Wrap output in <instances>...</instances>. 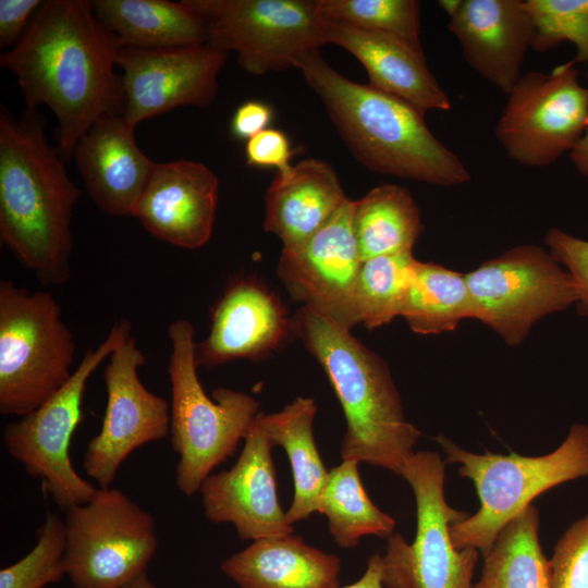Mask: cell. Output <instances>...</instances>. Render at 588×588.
Listing matches in <instances>:
<instances>
[{"label":"cell","mask_w":588,"mask_h":588,"mask_svg":"<svg viewBox=\"0 0 588 588\" xmlns=\"http://www.w3.org/2000/svg\"><path fill=\"white\" fill-rule=\"evenodd\" d=\"M122 48L95 15L90 1L47 0L20 41L0 57L12 72L28 111L47 106L58 126L54 138L63 160L102 115L122 114L123 88L114 72Z\"/></svg>","instance_id":"6da1fadb"},{"label":"cell","mask_w":588,"mask_h":588,"mask_svg":"<svg viewBox=\"0 0 588 588\" xmlns=\"http://www.w3.org/2000/svg\"><path fill=\"white\" fill-rule=\"evenodd\" d=\"M37 111L0 110V240L45 285L71 274L72 218L81 196L47 142Z\"/></svg>","instance_id":"7a4b0ae2"},{"label":"cell","mask_w":588,"mask_h":588,"mask_svg":"<svg viewBox=\"0 0 588 588\" xmlns=\"http://www.w3.org/2000/svg\"><path fill=\"white\" fill-rule=\"evenodd\" d=\"M294 68L321 99L352 155L370 171L442 187L471 180L460 157L431 133L418 108L344 77L319 49L299 57Z\"/></svg>","instance_id":"3957f363"},{"label":"cell","mask_w":588,"mask_h":588,"mask_svg":"<svg viewBox=\"0 0 588 588\" xmlns=\"http://www.w3.org/2000/svg\"><path fill=\"white\" fill-rule=\"evenodd\" d=\"M292 330L324 370L342 406V460L364 462L401 476L421 432L406 419L385 362L351 330L308 308L296 311Z\"/></svg>","instance_id":"277c9868"},{"label":"cell","mask_w":588,"mask_h":588,"mask_svg":"<svg viewBox=\"0 0 588 588\" xmlns=\"http://www.w3.org/2000/svg\"><path fill=\"white\" fill-rule=\"evenodd\" d=\"M434 440L446 464L473 481L480 506L451 526L456 549L471 548L483 556L501 529L529 506L535 498L561 483L588 476V425L574 424L552 452L540 456L486 452L476 454L440 434Z\"/></svg>","instance_id":"5b68a950"},{"label":"cell","mask_w":588,"mask_h":588,"mask_svg":"<svg viewBox=\"0 0 588 588\" xmlns=\"http://www.w3.org/2000/svg\"><path fill=\"white\" fill-rule=\"evenodd\" d=\"M168 335L169 436L177 455L175 483L184 495L192 497L237 450L259 413V402L228 388H217L208 396L197 375L193 324L176 319L169 326Z\"/></svg>","instance_id":"8992f818"},{"label":"cell","mask_w":588,"mask_h":588,"mask_svg":"<svg viewBox=\"0 0 588 588\" xmlns=\"http://www.w3.org/2000/svg\"><path fill=\"white\" fill-rule=\"evenodd\" d=\"M76 345L50 292L0 281V413L22 417L72 377Z\"/></svg>","instance_id":"52a82bcc"},{"label":"cell","mask_w":588,"mask_h":588,"mask_svg":"<svg viewBox=\"0 0 588 588\" xmlns=\"http://www.w3.org/2000/svg\"><path fill=\"white\" fill-rule=\"evenodd\" d=\"M130 336V320L117 321L96 348L85 352L70 380L56 394L3 429V443L9 455L29 476L40 479L46 492L63 511L88 502L98 490L73 467L70 443L83 420L88 379Z\"/></svg>","instance_id":"ba28073f"},{"label":"cell","mask_w":588,"mask_h":588,"mask_svg":"<svg viewBox=\"0 0 588 588\" xmlns=\"http://www.w3.org/2000/svg\"><path fill=\"white\" fill-rule=\"evenodd\" d=\"M445 461L438 452H415L401 476L416 502V535L407 543L399 532L387 538L381 555L384 588H473L479 551L456 549L451 526L468 517L446 502Z\"/></svg>","instance_id":"9c48e42d"},{"label":"cell","mask_w":588,"mask_h":588,"mask_svg":"<svg viewBox=\"0 0 588 588\" xmlns=\"http://www.w3.org/2000/svg\"><path fill=\"white\" fill-rule=\"evenodd\" d=\"M64 526L73 588H123L146 572L158 548L154 516L111 487L65 511Z\"/></svg>","instance_id":"30bf717a"},{"label":"cell","mask_w":588,"mask_h":588,"mask_svg":"<svg viewBox=\"0 0 588 588\" xmlns=\"http://www.w3.org/2000/svg\"><path fill=\"white\" fill-rule=\"evenodd\" d=\"M475 319L491 328L510 346L526 339L547 315L580 299L568 271L536 245H519L465 273Z\"/></svg>","instance_id":"8fae6325"},{"label":"cell","mask_w":588,"mask_h":588,"mask_svg":"<svg viewBox=\"0 0 588 588\" xmlns=\"http://www.w3.org/2000/svg\"><path fill=\"white\" fill-rule=\"evenodd\" d=\"M204 19L208 44L234 51L248 74L294 66L326 45L317 0H187Z\"/></svg>","instance_id":"7c38bea8"},{"label":"cell","mask_w":588,"mask_h":588,"mask_svg":"<svg viewBox=\"0 0 588 588\" xmlns=\"http://www.w3.org/2000/svg\"><path fill=\"white\" fill-rule=\"evenodd\" d=\"M506 96L495 137L522 166L554 163L572 151L588 124V87L572 60L550 73L523 74Z\"/></svg>","instance_id":"4fadbf2b"},{"label":"cell","mask_w":588,"mask_h":588,"mask_svg":"<svg viewBox=\"0 0 588 588\" xmlns=\"http://www.w3.org/2000/svg\"><path fill=\"white\" fill-rule=\"evenodd\" d=\"M145 363L136 339L130 336L112 352L105 367V415L83 457V468L98 488L111 487L134 450L170 432V404L139 379L138 369Z\"/></svg>","instance_id":"5bb4252c"},{"label":"cell","mask_w":588,"mask_h":588,"mask_svg":"<svg viewBox=\"0 0 588 588\" xmlns=\"http://www.w3.org/2000/svg\"><path fill=\"white\" fill-rule=\"evenodd\" d=\"M228 52L209 44L170 48L122 47L124 120L138 123L179 107H208L218 93V74Z\"/></svg>","instance_id":"9a60e30c"},{"label":"cell","mask_w":588,"mask_h":588,"mask_svg":"<svg viewBox=\"0 0 588 588\" xmlns=\"http://www.w3.org/2000/svg\"><path fill=\"white\" fill-rule=\"evenodd\" d=\"M353 200L305 241L283 247L277 274L290 296L332 323H359L356 281L360 258L352 233Z\"/></svg>","instance_id":"2e32d148"},{"label":"cell","mask_w":588,"mask_h":588,"mask_svg":"<svg viewBox=\"0 0 588 588\" xmlns=\"http://www.w3.org/2000/svg\"><path fill=\"white\" fill-rule=\"evenodd\" d=\"M273 446L259 412L235 464L209 475L200 487L204 515L209 522L232 524L242 540L293 534L294 526L278 498Z\"/></svg>","instance_id":"e0dca14e"},{"label":"cell","mask_w":588,"mask_h":588,"mask_svg":"<svg viewBox=\"0 0 588 588\" xmlns=\"http://www.w3.org/2000/svg\"><path fill=\"white\" fill-rule=\"evenodd\" d=\"M467 64L505 95L536 39L524 0H440Z\"/></svg>","instance_id":"ac0fdd59"},{"label":"cell","mask_w":588,"mask_h":588,"mask_svg":"<svg viewBox=\"0 0 588 588\" xmlns=\"http://www.w3.org/2000/svg\"><path fill=\"white\" fill-rule=\"evenodd\" d=\"M218 188V177L201 162L156 163L132 216L159 241L197 249L212 234Z\"/></svg>","instance_id":"d6986e66"},{"label":"cell","mask_w":588,"mask_h":588,"mask_svg":"<svg viewBox=\"0 0 588 588\" xmlns=\"http://www.w3.org/2000/svg\"><path fill=\"white\" fill-rule=\"evenodd\" d=\"M293 334L281 302L249 278L232 280L211 310L208 336L195 345L197 366L265 358Z\"/></svg>","instance_id":"ffe728a7"},{"label":"cell","mask_w":588,"mask_h":588,"mask_svg":"<svg viewBox=\"0 0 588 588\" xmlns=\"http://www.w3.org/2000/svg\"><path fill=\"white\" fill-rule=\"evenodd\" d=\"M135 127L121 113L99 118L74 148L89 198L105 213L132 216L157 162L138 147Z\"/></svg>","instance_id":"44dd1931"},{"label":"cell","mask_w":588,"mask_h":588,"mask_svg":"<svg viewBox=\"0 0 588 588\" xmlns=\"http://www.w3.org/2000/svg\"><path fill=\"white\" fill-rule=\"evenodd\" d=\"M327 44L351 52L366 69L369 84L422 112L449 111L451 100L428 68L425 53L383 34L367 33L322 20Z\"/></svg>","instance_id":"7402d4cb"},{"label":"cell","mask_w":588,"mask_h":588,"mask_svg":"<svg viewBox=\"0 0 588 588\" xmlns=\"http://www.w3.org/2000/svg\"><path fill=\"white\" fill-rule=\"evenodd\" d=\"M348 200L333 168L307 158L277 173L265 195L266 232L283 247L298 244L326 225Z\"/></svg>","instance_id":"603a6c76"},{"label":"cell","mask_w":588,"mask_h":588,"mask_svg":"<svg viewBox=\"0 0 588 588\" xmlns=\"http://www.w3.org/2000/svg\"><path fill=\"white\" fill-rule=\"evenodd\" d=\"M220 568L238 588H340V559L293 534L254 540Z\"/></svg>","instance_id":"cb8c5ba5"},{"label":"cell","mask_w":588,"mask_h":588,"mask_svg":"<svg viewBox=\"0 0 588 588\" xmlns=\"http://www.w3.org/2000/svg\"><path fill=\"white\" fill-rule=\"evenodd\" d=\"M90 5L122 47L170 48L208 44L206 23L187 0H93Z\"/></svg>","instance_id":"d4e9b609"},{"label":"cell","mask_w":588,"mask_h":588,"mask_svg":"<svg viewBox=\"0 0 588 588\" xmlns=\"http://www.w3.org/2000/svg\"><path fill=\"white\" fill-rule=\"evenodd\" d=\"M316 413L314 399L304 396L294 399L279 412H261L262 424L271 442L284 449L291 464L294 493L286 518L292 525L318 512L328 480L329 470L323 465L314 437Z\"/></svg>","instance_id":"484cf974"},{"label":"cell","mask_w":588,"mask_h":588,"mask_svg":"<svg viewBox=\"0 0 588 588\" xmlns=\"http://www.w3.org/2000/svg\"><path fill=\"white\" fill-rule=\"evenodd\" d=\"M351 226L360 260L412 252L424 231L409 191L389 183L353 200Z\"/></svg>","instance_id":"4316f807"},{"label":"cell","mask_w":588,"mask_h":588,"mask_svg":"<svg viewBox=\"0 0 588 588\" xmlns=\"http://www.w3.org/2000/svg\"><path fill=\"white\" fill-rule=\"evenodd\" d=\"M539 527V512L531 504L506 524L483 555L481 575L473 588H550Z\"/></svg>","instance_id":"83f0119b"},{"label":"cell","mask_w":588,"mask_h":588,"mask_svg":"<svg viewBox=\"0 0 588 588\" xmlns=\"http://www.w3.org/2000/svg\"><path fill=\"white\" fill-rule=\"evenodd\" d=\"M358 463L344 460L329 470L318 504L317 513L327 517L334 542L343 549L357 547L365 536L388 538L396 524L368 497L360 480Z\"/></svg>","instance_id":"f1b7e54d"},{"label":"cell","mask_w":588,"mask_h":588,"mask_svg":"<svg viewBox=\"0 0 588 588\" xmlns=\"http://www.w3.org/2000/svg\"><path fill=\"white\" fill-rule=\"evenodd\" d=\"M400 316L418 334L449 332L464 319H475L465 274L418 261Z\"/></svg>","instance_id":"f546056e"},{"label":"cell","mask_w":588,"mask_h":588,"mask_svg":"<svg viewBox=\"0 0 588 588\" xmlns=\"http://www.w3.org/2000/svg\"><path fill=\"white\" fill-rule=\"evenodd\" d=\"M417 262L412 252L362 260L356 281L359 323L372 330L401 315Z\"/></svg>","instance_id":"4dcf8cb0"},{"label":"cell","mask_w":588,"mask_h":588,"mask_svg":"<svg viewBox=\"0 0 588 588\" xmlns=\"http://www.w3.org/2000/svg\"><path fill=\"white\" fill-rule=\"evenodd\" d=\"M320 17L367 33L395 37L417 50L420 3L416 0H317Z\"/></svg>","instance_id":"1f68e13d"},{"label":"cell","mask_w":588,"mask_h":588,"mask_svg":"<svg viewBox=\"0 0 588 588\" xmlns=\"http://www.w3.org/2000/svg\"><path fill=\"white\" fill-rule=\"evenodd\" d=\"M36 544L17 562L0 571V588H45L65 575V526L53 512H47L36 530Z\"/></svg>","instance_id":"d6a6232c"},{"label":"cell","mask_w":588,"mask_h":588,"mask_svg":"<svg viewBox=\"0 0 588 588\" xmlns=\"http://www.w3.org/2000/svg\"><path fill=\"white\" fill-rule=\"evenodd\" d=\"M535 27L532 49L546 51L568 41L577 52L572 60L586 64L588 81V0H524Z\"/></svg>","instance_id":"836d02e7"},{"label":"cell","mask_w":588,"mask_h":588,"mask_svg":"<svg viewBox=\"0 0 588 588\" xmlns=\"http://www.w3.org/2000/svg\"><path fill=\"white\" fill-rule=\"evenodd\" d=\"M550 588H588V513L558 540L549 560Z\"/></svg>","instance_id":"e575fe53"},{"label":"cell","mask_w":588,"mask_h":588,"mask_svg":"<svg viewBox=\"0 0 588 588\" xmlns=\"http://www.w3.org/2000/svg\"><path fill=\"white\" fill-rule=\"evenodd\" d=\"M544 243L555 261L565 266L573 277L580 294L578 310L588 316V241L552 228L547 232Z\"/></svg>","instance_id":"d590c367"},{"label":"cell","mask_w":588,"mask_h":588,"mask_svg":"<svg viewBox=\"0 0 588 588\" xmlns=\"http://www.w3.org/2000/svg\"><path fill=\"white\" fill-rule=\"evenodd\" d=\"M294 151L287 135L278 128H267L245 144L246 163L250 167L275 168L284 173L292 168Z\"/></svg>","instance_id":"8d00e7d4"},{"label":"cell","mask_w":588,"mask_h":588,"mask_svg":"<svg viewBox=\"0 0 588 588\" xmlns=\"http://www.w3.org/2000/svg\"><path fill=\"white\" fill-rule=\"evenodd\" d=\"M40 0H0V48L12 49L26 30L28 19L41 5Z\"/></svg>","instance_id":"74e56055"},{"label":"cell","mask_w":588,"mask_h":588,"mask_svg":"<svg viewBox=\"0 0 588 588\" xmlns=\"http://www.w3.org/2000/svg\"><path fill=\"white\" fill-rule=\"evenodd\" d=\"M273 119L272 108L261 100H247L237 107L231 124V135L238 140H248L269 128Z\"/></svg>","instance_id":"f35d334b"},{"label":"cell","mask_w":588,"mask_h":588,"mask_svg":"<svg viewBox=\"0 0 588 588\" xmlns=\"http://www.w3.org/2000/svg\"><path fill=\"white\" fill-rule=\"evenodd\" d=\"M342 588H384L382 581L381 555H370L362 577Z\"/></svg>","instance_id":"ab89813d"},{"label":"cell","mask_w":588,"mask_h":588,"mask_svg":"<svg viewBox=\"0 0 588 588\" xmlns=\"http://www.w3.org/2000/svg\"><path fill=\"white\" fill-rule=\"evenodd\" d=\"M569 158L576 170L588 177V124L581 138L569 152Z\"/></svg>","instance_id":"60d3db41"},{"label":"cell","mask_w":588,"mask_h":588,"mask_svg":"<svg viewBox=\"0 0 588 588\" xmlns=\"http://www.w3.org/2000/svg\"><path fill=\"white\" fill-rule=\"evenodd\" d=\"M123 588H157L155 584L149 579L146 572L138 575Z\"/></svg>","instance_id":"b9f144b4"}]
</instances>
